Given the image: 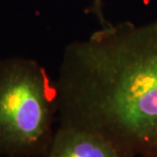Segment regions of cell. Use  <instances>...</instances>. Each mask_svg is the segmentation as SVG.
Masks as SVG:
<instances>
[{"instance_id": "obj_2", "label": "cell", "mask_w": 157, "mask_h": 157, "mask_svg": "<svg viewBox=\"0 0 157 157\" xmlns=\"http://www.w3.org/2000/svg\"><path fill=\"white\" fill-rule=\"evenodd\" d=\"M57 87L36 60H0V155L45 157L54 137Z\"/></svg>"}, {"instance_id": "obj_1", "label": "cell", "mask_w": 157, "mask_h": 157, "mask_svg": "<svg viewBox=\"0 0 157 157\" xmlns=\"http://www.w3.org/2000/svg\"><path fill=\"white\" fill-rule=\"evenodd\" d=\"M55 82L59 125L98 133L124 157H157V19L70 43Z\"/></svg>"}, {"instance_id": "obj_3", "label": "cell", "mask_w": 157, "mask_h": 157, "mask_svg": "<svg viewBox=\"0 0 157 157\" xmlns=\"http://www.w3.org/2000/svg\"><path fill=\"white\" fill-rule=\"evenodd\" d=\"M45 157L124 156L113 143L98 133L59 125Z\"/></svg>"}, {"instance_id": "obj_4", "label": "cell", "mask_w": 157, "mask_h": 157, "mask_svg": "<svg viewBox=\"0 0 157 157\" xmlns=\"http://www.w3.org/2000/svg\"><path fill=\"white\" fill-rule=\"evenodd\" d=\"M103 4H105V0H92L91 4V13L98 19L101 22V26H106L109 25L105 18V14H103Z\"/></svg>"}]
</instances>
